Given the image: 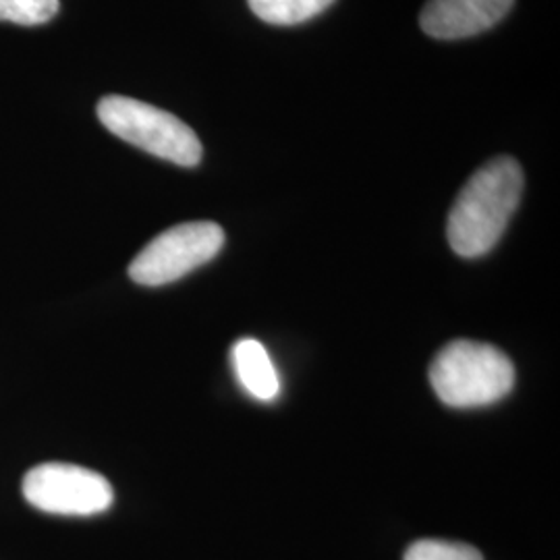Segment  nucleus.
Wrapping results in <instances>:
<instances>
[{"mask_svg": "<svg viewBox=\"0 0 560 560\" xmlns=\"http://www.w3.org/2000/svg\"><path fill=\"white\" fill-rule=\"evenodd\" d=\"M335 0H247L256 18L270 25H300L314 20Z\"/></svg>", "mask_w": 560, "mask_h": 560, "instance_id": "6e6552de", "label": "nucleus"}, {"mask_svg": "<svg viewBox=\"0 0 560 560\" xmlns=\"http://www.w3.org/2000/svg\"><path fill=\"white\" fill-rule=\"evenodd\" d=\"M231 361L235 376L240 378L247 395L258 400H275L279 397V374L260 340L241 339L231 351Z\"/></svg>", "mask_w": 560, "mask_h": 560, "instance_id": "0eeeda50", "label": "nucleus"}, {"mask_svg": "<svg viewBox=\"0 0 560 560\" xmlns=\"http://www.w3.org/2000/svg\"><path fill=\"white\" fill-rule=\"evenodd\" d=\"M21 490L34 509L65 517H92L108 511L115 501L113 486L104 476L69 463L32 467Z\"/></svg>", "mask_w": 560, "mask_h": 560, "instance_id": "39448f33", "label": "nucleus"}, {"mask_svg": "<svg viewBox=\"0 0 560 560\" xmlns=\"http://www.w3.org/2000/svg\"><path fill=\"white\" fill-rule=\"evenodd\" d=\"M59 13V0H0V21L42 25Z\"/></svg>", "mask_w": 560, "mask_h": 560, "instance_id": "1a4fd4ad", "label": "nucleus"}, {"mask_svg": "<svg viewBox=\"0 0 560 560\" xmlns=\"http://www.w3.org/2000/svg\"><path fill=\"white\" fill-rule=\"evenodd\" d=\"M513 4L515 0H428L420 25L430 38L460 40L494 27Z\"/></svg>", "mask_w": 560, "mask_h": 560, "instance_id": "423d86ee", "label": "nucleus"}, {"mask_svg": "<svg viewBox=\"0 0 560 560\" xmlns=\"http://www.w3.org/2000/svg\"><path fill=\"white\" fill-rule=\"evenodd\" d=\"M402 560H483L480 550L460 541L420 540L411 544Z\"/></svg>", "mask_w": 560, "mask_h": 560, "instance_id": "9d476101", "label": "nucleus"}, {"mask_svg": "<svg viewBox=\"0 0 560 560\" xmlns=\"http://www.w3.org/2000/svg\"><path fill=\"white\" fill-rule=\"evenodd\" d=\"M96 110L113 136L143 152L179 166L200 164V138L175 115L127 96H104Z\"/></svg>", "mask_w": 560, "mask_h": 560, "instance_id": "7ed1b4c3", "label": "nucleus"}, {"mask_svg": "<svg viewBox=\"0 0 560 560\" xmlns=\"http://www.w3.org/2000/svg\"><path fill=\"white\" fill-rule=\"evenodd\" d=\"M224 245L221 224L183 222L150 241L129 264V277L143 287H162L183 279L214 260Z\"/></svg>", "mask_w": 560, "mask_h": 560, "instance_id": "20e7f679", "label": "nucleus"}, {"mask_svg": "<svg viewBox=\"0 0 560 560\" xmlns=\"http://www.w3.org/2000/svg\"><path fill=\"white\" fill-rule=\"evenodd\" d=\"M523 194V171L511 156L483 164L465 183L448 214L446 237L460 258L486 256L502 237Z\"/></svg>", "mask_w": 560, "mask_h": 560, "instance_id": "f257e3e1", "label": "nucleus"}, {"mask_svg": "<svg viewBox=\"0 0 560 560\" xmlns=\"http://www.w3.org/2000/svg\"><path fill=\"white\" fill-rule=\"evenodd\" d=\"M430 382L444 405L474 409L506 397L515 384V368L494 345L453 340L432 361Z\"/></svg>", "mask_w": 560, "mask_h": 560, "instance_id": "f03ea898", "label": "nucleus"}]
</instances>
